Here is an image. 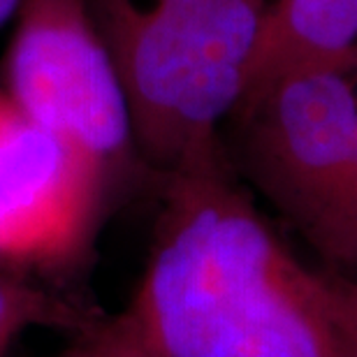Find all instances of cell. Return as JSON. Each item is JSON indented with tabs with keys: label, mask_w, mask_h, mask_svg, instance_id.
I'll return each mask as SVG.
<instances>
[{
	"label": "cell",
	"mask_w": 357,
	"mask_h": 357,
	"mask_svg": "<svg viewBox=\"0 0 357 357\" xmlns=\"http://www.w3.org/2000/svg\"><path fill=\"white\" fill-rule=\"evenodd\" d=\"M21 5H24V0H0V28L12 24L21 10Z\"/></svg>",
	"instance_id": "11"
},
{
	"label": "cell",
	"mask_w": 357,
	"mask_h": 357,
	"mask_svg": "<svg viewBox=\"0 0 357 357\" xmlns=\"http://www.w3.org/2000/svg\"><path fill=\"white\" fill-rule=\"evenodd\" d=\"M320 276H323L327 297L332 302V309L337 318L344 323L357 337V278L348 276L344 271L318 265Z\"/></svg>",
	"instance_id": "9"
},
{
	"label": "cell",
	"mask_w": 357,
	"mask_h": 357,
	"mask_svg": "<svg viewBox=\"0 0 357 357\" xmlns=\"http://www.w3.org/2000/svg\"><path fill=\"white\" fill-rule=\"evenodd\" d=\"M100 318L102 313L86 302L56 290L54 281L0 267V353L7 355L12 341L31 327H56L82 337Z\"/></svg>",
	"instance_id": "7"
},
{
	"label": "cell",
	"mask_w": 357,
	"mask_h": 357,
	"mask_svg": "<svg viewBox=\"0 0 357 357\" xmlns=\"http://www.w3.org/2000/svg\"><path fill=\"white\" fill-rule=\"evenodd\" d=\"M155 178L220 139L271 0H86Z\"/></svg>",
	"instance_id": "2"
},
{
	"label": "cell",
	"mask_w": 357,
	"mask_h": 357,
	"mask_svg": "<svg viewBox=\"0 0 357 357\" xmlns=\"http://www.w3.org/2000/svg\"><path fill=\"white\" fill-rule=\"evenodd\" d=\"M351 70L357 84V47L351 52ZM323 265L357 278V162L351 192H348L344 213H341L337 230L332 234L327 253L323 255Z\"/></svg>",
	"instance_id": "8"
},
{
	"label": "cell",
	"mask_w": 357,
	"mask_h": 357,
	"mask_svg": "<svg viewBox=\"0 0 357 357\" xmlns=\"http://www.w3.org/2000/svg\"><path fill=\"white\" fill-rule=\"evenodd\" d=\"M52 357H119V355H112V353L100 351V348L86 344L84 339H75L68 348H63L61 353H56Z\"/></svg>",
	"instance_id": "10"
},
{
	"label": "cell",
	"mask_w": 357,
	"mask_h": 357,
	"mask_svg": "<svg viewBox=\"0 0 357 357\" xmlns=\"http://www.w3.org/2000/svg\"><path fill=\"white\" fill-rule=\"evenodd\" d=\"M112 202L105 178L0 86V267L35 276L75 269Z\"/></svg>",
	"instance_id": "5"
},
{
	"label": "cell",
	"mask_w": 357,
	"mask_h": 357,
	"mask_svg": "<svg viewBox=\"0 0 357 357\" xmlns=\"http://www.w3.org/2000/svg\"><path fill=\"white\" fill-rule=\"evenodd\" d=\"M0 357H5V353H0Z\"/></svg>",
	"instance_id": "12"
},
{
	"label": "cell",
	"mask_w": 357,
	"mask_h": 357,
	"mask_svg": "<svg viewBox=\"0 0 357 357\" xmlns=\"http://www.w3.org/2000/svg\"><path fill=\"white\" fill-rule=\"evenodd\" d=\"M234 172L316 253H327L357 162L351 56L299 63L251 84L220 128Z\"/></svg>",
	"instance_id": "3"
},
{
	"label": "cell",
	"mask_w": 357,
	"mask_h": 357,
	"mask_svg": "<svg viewBox=\"0 0 357 357\" xmlns=\"http://www.w3.org/2000/svg\"><path fill=\"white\" fill-rule=\"evenodd\" d=\"M3 82L35 123L82 155L114 197L151 172L139 158L119 68L86 0H24Z\"/></svg>",
	"instance_id": "4"
},
{
	"label": "cell",
	"mask_w": 357,
	"mask_h": 357,
	"mask_svg": "<svg viewBox=\"0 0 357 357\" xmlns=\"http://www.w3.org/2000/svg\"><path fill=\"white\" fill-rule=\"evenodd\" d=\"M355 47L357 0H271L244 89L299 63L348 59Z\"/></svg>",
	"instance_id": "6"
},
{
	"label": "cell",
	"mask_w": 357,
	"mask_h": 357,
	"mask_svg": "<svg viewBox=\"0 0 357 357\" xmlns=\"http://www.w3.org/2000/svg\"><path fill=\"white\" fill-rule=\"evenodd\" d=\"M153 185L158 213L130 302L75 339L119 357H357L320 267L262 218L223 142Z\"/></svg>",
	"instance_id": "1"
}]
</instances>
